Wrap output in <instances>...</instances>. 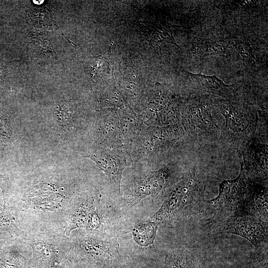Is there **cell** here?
I'll use <instances>...</instances> for the list:
<instances>
[{
  "instance_id": "ac0fdd59",
  "label": "cell",
  "mask_w": 268,
  "mask_h": 268,
  "mask_svg": "<svg viewBox=\"0 0 268 268\" xmlns=\"http://www.w3.org/2000/svg\"><path fill=\"white\" fill-rule=\"evenodd\" d=\"M72 108V105L68 102H62L59 105L57 118L62 126L65 127L69 124L73 113Z\"/></svg>"
},
{
  "instance_id": "8fae6325",
  "label": "cell",
  "mask_w": 268,
  "mask_h": 268,
  "mask_svg": "<svg viewBox=\"0 0 268 268\" xmlns=\"http://www.w3.org/2000/svg\"><path fill=\"white\" fill-rule=\"evenodd\" d=\"M230 53L227 45L224 42L198 38L193 42L188 54L198 55L203 57L216 55L226 57L230 55Z\"/></svg>"
},
{
  "instance_id": "7a4b0ae2",
  "label": "cell",
  "mask_w": 268,
  "mask_h": 268,
  "mask_svg": "<svg viewBox=\"0 0 268 268\" xmlns=\"http://www.w3.org/2000/svg\"><path fill=\"white\" fill-rule=\"evenodd\" d=\"M183 127L190 135L198 137H216L220 134L217 122L207 104L190 102L182 116Z\"/></svg>"
},
{
  "instance_id": "9c48e42d",
  "label": "cell",
  "mask_w": 268,
  "mask_h": 268,
  "mask_svg": "<svg viewBox=\"0 0 268 268\" xmlns=\"http://www.w3.org/2000/svg\"><path fill=\"white\" fill-rule=\"evenodd\" d=\"M188 73L196 89L216 94L226 99H230L234 96L233 85L225 84L216 76L205 75L201 73Z\"/></svg>"
},
{
  "instance_id": "d6986e66",
  "label": "cell",
  "mask_w": 268,
  "mask_h": 268,
  "mask_svg": "<svg viewBox=\"0 0 268 268\" xmlns=\"http://www.w3.org/2000/svg\"><path fill=\"white\" fill-rule=\"evenodd\" d=\"M11 127L8 119L0 113V141L1 142H8L11 137Z\"/></svg>"
},
{
  "instance_id": "8992f818",
  "label": "cell",
  "mask_w": 268,
  "mask_h": 268,
  "mask_svg": "<svg viewBox=\"0 0 268 268\" xmlns=\"http://www.w3.org/2000/svg\"><path fill=\"white\" fill-rule=\"evenodd\" d=\"M243 150L244 165L246 172L257 180H263L268 176V152L265 144L251 137L245 144Z\"/></svg>"
},
{
  "instance_id": "5b68a950",
  "label": "cell",
  "mask_w": 268,
  "mask_h": 268,
  "mask_svg": "<svg viewBox=\"0 0 268 268\" xmlns=\"http://www.w3.org/2000/svg\"><path fill=\"white\" fill-rule=\"evenodd\" d=\"M249 186L247 176L242 165L239 176L234 179L223 181L219 186L218 196L209 202L221 208H235L242 205Z\"/></svg>"
},
{
  "instance_id": "2e32d148",
  "label": "cell",
  "mask_w": 268,
  "mask_h": 268,
  "mask_svg": "<svg viewBox=\"0 0 268 268\" xmlns=\"http://www.w3.org/2000/svg\"><path fill=\"white\" fill-rule=\"evenodd\" d=\"M24 261L14 246L0 247V262L5 268H22Z\"/></svg>"
},
{
  "instance_id": "ffe728a7",
  "label": "cell",
  "mask_w": 268,
  "mask_h": 268,
  "mask_svg": "<svg viewBox=\"0 0 268 268\" xmlns=\"http://www.w3.org/2000/svg\"><path fill=\"white\" fill-rule=\"evenodd\" d=\"M0 188L3 201L9 200L10 184L8 177L5 175L0 174Z\"/></svg>"
},
{
  "instance_id": "52a82bcc",
  "label": "cell",
  "mask_w": 268,
  "mask_h": 268,
  "mask_svg": "<svg viewBox=\"0 0 268 268\" xmlns=\"http://www.w3.org/2000/svg\"><path fill=\"white\" fill-rule=\"evenodd\" d=\"M84 157L95 162L120 192L122 174L127 166L124 156L117 152L106 150L90 152Z\"/></svg>"
},
{
  "instance_id": "4fadbf2b",
  "label": "cell",
  "mask_w": 268,
  "mask_h": 268,
  "mask_svg": "<svg viewBox=\"0 0 268 268\" xmlns=\"http://www.w3.org/2000/svg\"><path fill=\"white\" fill-rule=\"evenodd\" d=\"M249 206L255 213L268 217V194L267 190L263 187L250 189L249 186L243 204Z\"/></svg>"
},
{
  "instance_id": "5bb4252c",
  "label": "cell",
  "mask_w": 268,
  "mask_h": 268,
  "mask_svg": "<svg viewBox=\"0 0 268 268\" xmlns=\"http://www.w3.org/2000/svg\"><path fill=\"white\" fill-rule=\"evenodd\" d=\"M24 231L20 229L15 222L9 206V202L3 203L0 213V239H11L21 236Z\"/></svg>"
},
{
  "instance_id": "9a60e30c",
  "label": "cell",
  "mask_w": 268,
  "mask_h": 268,
  "mask_svg": "<svg viewBox=\"0 0 268 268\" xmlns=\"http://www.w3.org/2000/svg\"><path fill=\"white\" fill-rule=\"evenodd\" d=\"M158 224L154 221L135 225L133 230L135 242L143 247L153 244L156 235Z\"/></svg>"
},
{
  "instance_id": "7c38bea8",
  "label": "cell",
  "mask_w": 268,
  "mask_h": 268,
  "mask_svg": "<svg viewBox=\"0 0 268 268\" xmlns=\"http://www.w3.org/2000/svg\"><path fill=\"white\" fill-rule=\"evenodd\" d=\"M162 268H201L196 258L184 248L175 249L166 255Z\"/></svg>"
},
{
  "instance_id": "6da1fadb",
  "label": "cell",
  "mask_w": 268,
  "mask_h": 268,
  "mask_svg": "<svg viewBox=\"0 0 268 268\" xmlns=\"http://www.w3.org/2000/svg\"><path fill=\"white\" fill-rule=\"evenodd\" d=\"M219 109L225 119L220 134L226 140L232 143L245 144L254 135L258 117L253 110L229 102L221 103Z\"/></svg>"
},
{
  "instance_id": "44dd1931",
  "label": "cell",
  "mask_w": 268,
  "mask_h": 268,
  "mask_svg": "<svg viewBox=\"0 0 268 268\" xmlns=\"http://www.w3.org/2000/svg\"><path fill=\"white\" fill-rule=\"evenodd\" d=\"M100 219L98 214L94 211L91 214L87 222V227L90 229H95L99 225Z\"/></svg>"
},
{
  "instance_id": "ba28073f",
  "label": "cell",
  "mask_w": 268,
  "mask_h": 268,
  "mask_svg": "<svg viewBox=\"0 0 268 268\" xmlns=\"http://www.w3.org/2000/svg\"><path fill=\"white\" fill-rule=\"evenodd\" d=\"M167 177L166 172L159 170L137 179L129 197V205H134L147 197L157 195L164 188Z\"/></svg>"
},
{
  "instance_id": "30bf717a",
  "label": "cell",
  "mask_w": 268,
  "mask_h": 268,
  "mask_svg": "<svg viewBox=\"0 0 268 268\" xmlns=\"http://www.w3.org/2000/svg\"><path fill=\"white\" fill-rule=\"evenodd\" d=\"M100 197V193L97 192L77 207L71 216L69 226L67 230V235L70 234L74 229L87 227L89 218L98 204Z\"/></svg>"
},
{
  "instance_id": "3957f363",
  "label": "cell",
  "mask_w": 268,
  "mask_h": 268,
  "mask_svg": "<svg viewBox=\"0 0 268 268\" xmlns=\"http://www.w3.org/2000/svg\"><path fill=\"white\" fill-rule=\"evenodd\" d=\"M222 231L241 236L249 241L257 250L268 244V222L250 214L236 215L228 219Z\"/></svg>"
},
{
  "instance_id": "7402d4cb",
  "label": "cell",
  "mask_w": 268,
  "mask_h": 268,
  "mask_svg": "<svg viewBox=\"0 0 268 268\" xmlns=\"http://www.w3.org/2000/svg\"><path fill=\"white\" fill-rule=\"evenodd\" d=\"M113 44V42L112 41L111 44L109 45V46L108 47L107 50H106L103 53H102L101 55L98 56L97 57L103 59L108 64V66H109V61L111 59V47Z\"/></svg>"
},
{
  "instance_id": "e0dca14e",
  "label": "cell",
  "mask_w": 268,
  "mask_h": 268,
  "mask_svg": "<svg viewBox=\"0 0 268 268\" xmlns=\"http://www.w3.org/2000/svg\"><path fill=\"white\" fill-rule=\"evenodd\" d=\"M33 259L43 261H50L54 256V249L50 245L43 242L34 243L32 245Z\"/></svg>"
},
{
  "instance_id": "603a6c76",
  "label": "cell",
  "mask_w": 268,
  "mask_h": 268,
  "mask_svg": "<svg viewBox=\"0 0 268 268\" xmlns=\"http://www.w3.org/2000/svg\"><path fill=\"white\" fill-rule=\"evenodd\" d=\"M43 1L44 0H33V2L37 4H40L42 3Z\"/></svg>"
},
{
  "instance_id": "277c9868",
  "label": "cell",
  "mask_w": 268,
  "mask_h": 268,
  "mask_svg": "<svg viewBox=\"0 0 268 268\" xmlns=\"http://www.w3.org/2000/svg\"><path fill=\"white\" fill-rule=\"evenodd\" d=\"M197 186L195 171L184 175L173 187L159 210L152 216L154 221L163 222L170 219L187 204Z\"/></svg>"
}]
</instances>
